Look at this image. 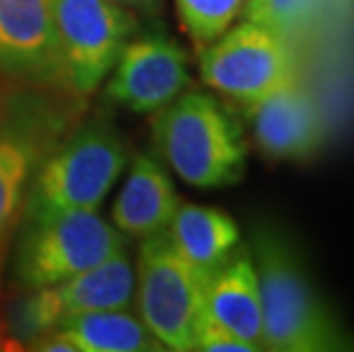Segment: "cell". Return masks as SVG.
<instances>
[{
  "instance_id": "cell-10",
  "label": "cell",
  "mask_w": 354,
  "mask_h": 352,
  "mask_svg": "<svg viewBox=\"0 0 354 352\" xmlns=\"http://www.w3.org/2000/svg\"><path fill=\"white\" fill-rule=\"evenodd\" d=\"M110 73L105 94L138 115L162 110L192 85L185 50L162 35L128 39Z\"/></svg>"
},
{
  "instance_id": "cell-19",
  "label": "cell",
  "mask_w": 354,
  "mask_h": 352,
  "mask_svg": "<svg viewBox=\"0 0 354 352\" xmlns=\"http://www.w3.org/2000/svg\"><path fill=\"white\" fill-rule=\"evenodd\" d=\"M194 350H201V352H259L252 343L240 339L238 334L229 332V329H224L222 325H217L203 316L197 325V334H194Z\"/></svg>"
},
{
  "instance_id": "cell-20",
  "label": "cell",
  "mask_w": 354,
  "mask_h": 352,
  "mask_svg": "<svg viewBox=\"0 0 354 352\" xmlns=\"http://www.w3.org/2000/svg\"><path fill=\"white\" fill-rule=\"evenodd\" d=\"M115 3L124 7H138V10H156L160 0H115Z\"/></svg>"
},
{
  "instance_id": "cell-21",
  "label": "cell",
  "mask_w": 354,
  "mask_h": 352,
  "mask_svg": "<svg viewBox=\"0 0 354 352\" xmlns=\"http://www.w3.org/2000/svg\"><path fill=\"white\" fill-rule=\"evenodd\" d=\"M5 343H7V339H5V334H3V325H0V350H5V348H7Z\"/></svg>"
},
{
  "instance_id": "cell-4",
  "label": "cell",
  "mask_w": 354,
  "mask_h": 352,
  "mask_svg": "<svg viewBox=\"0 0 354 352\" xmlns=\"http://www.w3.org/2000/svg\"><path fill=\"white\" fill-rule=\"evenodd\" d=\"M261 290L263 350H338L341 329L308 284L295 254L272 231H261L252 252Z\"/></svg>"
},
{
  "instance_id": "cell-8",
  "label": "cell",
  "mask_w": 354,
  "mask_h": 352,
  "mask_svg": "<svg viewBox=\"0 0 354 352\" xmlns=\"http://www.w3.org/2000/svg\"><path fill=\"white\" fill-rule=\"evenodd\" d=\"M199 73L208 87L245 108L297 78L290 41L247 19L201 50Z\"/></svg>"
},
{
  "instance_id": "cell-13",
  "label": "cell",
  "mask_w": 354,
  "mask_h": 352,
  "mask_svg": "<svg viewBox=\"0 0 354 352\" xmlns=\"http://www.w3.org/2000/svg\"><path fill=\"white\" fill-rule=\"evenodd\" d=\"M201 316L238 334L256 350H263L259 275H256L252 252L247 247H238L208 277Z\"/></svg>"
},
{
  "instance_id": "cell-7",
  "label": "cell",
  "mask_w": 354,
  "mask_h": 352,
  "mask_svg": "<svg viewBox=\"0 0 354 352\" xmlns=\"http://www.w3.org/2000/svg\"><path fill=\"white\" fill-rule=\"evenodd\" d=\"M126 250V236L96 211H73L24 224L14 272L28 290L85 272Z\"/></svg>"
},
{
  "instance_id": "cell-11",
  "label": "cell",
  "mask_w": 354,
  "mask_h": 352,
  "mask_svg": "<svg viewBox=\"0 0 354 352\" xmlns=\"http://www.w3.org/2000/svg\"><path fill=\"white\" fill-rule=\"evenodd\" d=\"M0 78L62 92L50 0H0Z\"/></svg>"
},
{
  "instance_id": "cell-18",
  "label": "cell",
  "mask_w": 354,
  "mask_h": 352,
  "mask_svg": "<svg viewBox=\"0 0 354 352\" xmlns=\"http://www.w3.org/2000/svg\"><path fill=\"white\" fill-rule=\"evenodd\" d=\"M327 0H247L243 17L292 41L320 17Z\"/></svg>"
},
{
  "instance_id": "cell-2",
  "label": "cell",
  "mask_w": 354,
  "mask_h": 352,
  "mask_svg": "<svg viewBox=\"0 0 354 352\" xmlns=\"http://www.w3.org/2000/svg\"><path fill=\"white\" fill-rule=\"evenodd\" d=\"M128 165L124 138L108 122H87L37 167L24 204V224L73 211H99Z\"/></svg>"
},
{
  "instance_id": "cell-5",
  "label": "cell",
  "mask_w": 354,
  "mask_h": 352,
  "mask_svg": "<svg viewBox=\"0 0 354 352\" xmlns=\"http://www.w3.org/2000/svg\"><path fill=\"white\" fill-rule=\"evenodd\" d=\"M206 281L208 277L180 257L167 231L142 241L135 266L140 318L165 350H194Z\"/></svg>"
},
{
  "instance_id": "cell-17",
  "label": "cell",
  "mask_w": 354,
  "mask_h": 352,
  "mask_svg": "<svg viewBox=\"0 0 354 352\" xmlns=\"http://www.w3.org/2000/svg\"><path fill=\"white\" fill-rule=\"evenodd\" d=\"M178 21L192 48L201 53L243 14L247 0H174Z\"/></svg>"
},
{
  "instance_id": "cell-14",
  "label": "cell",
  "mask_w": 354,
  "mask_h": 352,
  "mask_svg": "<svg viewBox=\"0 0 354 352\" xmlns=\"http://www.w3.org/2000/svg\"><path fill=\"white\" fill-rule=\"evenodd\" d=\"M178 206V194L167 169L151 156L138 154L112 206V224L126 238L145 241L167 231Z\"/></svg>"
},
{
  "instance_id": "cell-1",
  "label": "cell",
  "mask_w": 354,
  "mask_h": 352,
  "mask_svg": "<svg viewBox=\"0 0 354 352\" xmlns=\"http://www.w3.org/2000/svg\"><path fill=\"white\" fill-rule=\"evenodd\" d=\"M153 142L167 167L192 188L238 183L247 167V142L231 112L206 92L187 89L153 112Z\"/></svg>"
},
{
  "instance_id": "cell-3",
  "label": "cell",
  "mask_w": 354,
  "mask_h": 352,
  "mask_svg": "<svg viewBox=\"0 0 354 352\" xmlns=\"http://www.w3.org/2000/svg\"><path fill=\"white\" fill-rule=\"evenodd\" d=\"M0 94V266L10 247L37 167L71 124L76 96L59 89L21 87Z\"/></svg>"
},
{
  "instance_id": "cell-16",
  "label": "cell",
  "mask_w": 354,
  "mask_h": 352,
  "mask_svg": "<svg viewBox=\"0 0 354 352\" xmlns=\"http://www.w3.org/2000/svg\"><path fill=\"white\" fill-rule=\"evenodd\" d=\"M76 352H160L162 343L128 309H101L69 316L53 327Z\"/></svg>"
},
{
  "instance_id": "cell-12",
  "label": "cell",
  "mask_w": 354,
  "mask_h": 352,
  "mask_svg": "<svg viewBox=\"0 0 354 352\" xmlns=\"http://www.w3.org/2000/svg\"><path fill=\"white\" fill-rule=\"evenodd\" d=\"M247 110L254 142L268 158L302 160L320 145L318 108L297 78Z\"/></svg>"
},
{
  "instance_id": "cell-15",
  "label": "cell",
  "mask_w": 354,
  "mask_h": 352,
  "mask_svg": "<svg viewBox=\"0 0 354 352\" xmlns=\"http://www.w3.org/2000/svg\"><path fill=\"white\" fill-rule=\"evenodd\" d=\"M167 236L187 263L210 277L240 245V229L229 213L215 206L180 204Z\"/></svg>"
},
{
  "instance_id": "cell-9",
  "label": "cell",
  "mask_w": 354,
  "mask_h": 352,
  "mask_svg": "<svg viewBox=\"0 0 354 352\" xmlns=\"http://www.w3.org/2000/svg\"><path fill=\"white\" fill-rule=\"evenodd\" d=\"M133 297L135 268L128 252L122 250L85 272L30 290V295L19 304L14 327L30 343L55 327L59 320L85 311L128 309Z\"/></svg>"
},
{
  "instance_id": "cell-6",
  "label": "cell",
  "mask_w": 354,
  "mask_h": 352,
  "mask_svg": "<svg viewBox=\"0 0 354 352\" xmlns=\"http://www.w3.org/2000/svg\"><path fill=\"white\" fill-rule=\"evenodd\" d=\"M62 92L85 99L110 76L138 21L115 0H50Z\"/></svg>"
}]
</instances>
